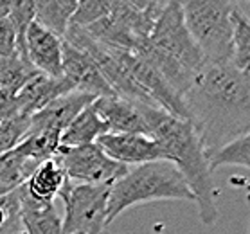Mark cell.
Segmentation results:
<instances>
[{"label": "cell", "instance_id": "obj_15", "mask_svg": "<svg viewBox=\"0 0 250 234\" xmlns=\"http://www.w3.org/2000/svg\"><path fill=\"white\" fill-rule=\"evenodd\" d=\"M22 202V231L25 234H63V220L54 204H40L18 188Z\"/></svg>", "mask_w": 250, "mask_h": 234}, {"label": "cell", "instance_id": "obj_1", "mask_svg": "<svg viewBox=\"0 0 250 234\" xmlns=\"http://www.w3.org/2000/svg\"><path fill=\"white\" fill-rule=\"evenodd\" d=\"M188 121L207 155L250 133V74L230 63H210L194 76L182 96Z\"/></svg>", "mask_w": 250, "mask_h": 234}, {"label": "cell", "instance_id": "obj_28", "mask_svg": "<svg viewBox=\"0 0 250 234\" xmlns=\"http://www.w3.org/2000/svg\"><path fill=\"white\" fill-rule=\"evenodd\" d=\"M151 2H153L155 6H159V7H164V6H166V2H167V0H151Z\"/></svg>", "mask_w": 250, "mask_h": 234}, {"label": "cell", "instance_id": "obj_2", "mask_svg": "<svg viewBox=\"0 0 250 234\" xmlns=\"http://www.w3.org/2000/svg\"><path fill=\"white\" fill-rule=\"evenodd\" d=\"M144 117L148 125V135L160 144L166 159L178 168L193 191L202 222L205 225H214L218 220L214 204L216 189L210 175L209 155L193 125L151 105H144Z\"/></svg>", "mask_w": 250, "mask_h": 234}, {"label": "cell", "instance_id": "obj_9", "mask_svg": "<svg viewBox=\"0 0 250 234\" xmlns=\"http://www.w3.org/2000/svg\"><path fill=\"white\" fill-rule=\"evenodd\" d=\"M96 144L115 162L125 166H139L155 160H167L164 149L155 139L141 133H104Z\"/></svg>", "mask_w": 250, "mask_h": 234}, {"label": "cell", "instance_id": "obj_4", "mask_svg": "<svg viewBox=\"0 0 250 234\" xmlns=\"http://www.w3.org/2000/svg\"><path fill=\"white\" fill-rule=\"evenodd\" d=\"M157 200L194 202V194L184 175L169 160H155L131 166L123 177L110 186L106 223L110 225L130 207Z\"/></svg>", "mask_w": 250, "mask_h": 234}, {"label": "cell", "instance_id": "obj_12", "mask_svg": "<svg viewBox=\"0 0 250 234\" xmlns=\"http://www.w3.org/2000/svg\"><path fill=\"white\" fill-rule=\"evenodd\" d=\"M96 99L97 97L83 92H68L65 96L56 97L47 106L29 117V130H47L62 135L68 123Z\"/></svg>", "mask_w": 250, "mask_h": 234}, {"label": "cell", "instance_id": "obj_18", "mask_svg": "<svg viewBox=\"0 0 250 234\" xmlns=\"http://www.w3.org/2000/svg\"><path fill=\"white\" fill-rule=\"evenodd\" d=\"M60 133L47 130H27L22 143L15 146L13 151L20 157L31 159L34 162H43L56 155L60 148Z\"/></svg>", "mask_w": 250, "mask_h": 234}, {"label": "cell", "instance_id": "obj_27", "mask_svg": "<svg viewBox=\"0 0 250 234\" xmlns=\"http://www.w3.org/2000/svg\"><path fill=\"white\" fill-rule=\"evenodd\" d=\"M9 15V6H7V0H0V20L7 18Z\"/></svg>", "mask_w": 250, "mask_h": 234}, {"label": "cell", "instance_id": "obj_3", "mask_svg": "<svg viewBox=\"0 0 250 234\" xmlns=\"http://www.w3.org/2000/svg\"><path fill=\"white\" fill-rule=\"evenodd\" d=\"M135 54L148 60L180 97L207 62L189 33L176 0L166 2L155 20L149 38Z\"/></svg>", "mask_w": 250, "mask_h": 234}, {"label": "cell", "instance_id": "obj_10", "mask_svg": "<svg viewBox=\"0 0 250 234\" xmlns=\"http://www.w3.org/2000/svg\"><path fill=\"white\" fill-rule=\"evenodd\" d=\"M62 67L63 78L72 85L76 92L90 94L94 97L114 96L94 60L65 40L62 43Z\"/></svg>", "mask_w": 250, "mask_h": 234}, {"label": "cell", "instance_id": "obj_26", "mask_svg": "<svg viewBox=\"0 0 250 234\" xmlns=\"http://www.w3.org/2000/svg\"><path fill=\"white\" fill-rule=\"evenodd\" d=\"M15 117H20V108H18L17 96L7 90L0 88V123L11 121Z\"/></svg>", "mask_w": 250, "mask_h": 234}, {"label": "cell", "instance_id": "obj_20", "mask_svg": "<svg viewBox=\"0 0 250 234\" xmlns=\"http://www.w3.org/2000/svg\"><path fill=\"white\" fill-rule=\"evenodd\" d=\"M230 65L250 74V18L236 7L232 11V54Z\"/></svg>", "mask_w": 250, "mask_h": 234}, {"label": "cell", "instance_id": "obj_7", "mask_svg": "<svg viewBox=\"0 0 250 234\" xmlns=\"http://www.w3.org/2000/svg\"><path fill=\"white\" fill-rule=\"evenodd\" d=\"M68 180L81 184H112L128 171V166L110 159L96 143L85 146H60L54 155Z\"/></svg>", "mask_w": 250, "mask_h": 234}, {"label": "cell", "instance_id": "obj_6", "mask_svg": "<svg viewBox=\"0 0 250 234\" xmlns=\"http://www.w3.org/2000/svg\"><path fill=\"white\" fill-rule=\"evenodd\" d=\"M108 191L104 184H81L67 180L62 196L65 204L63 234H103L108 227Z\"/></svg>", "mask_w": 250, "mask_h": 234}, {"label": "cell", "instance_id": "obj_5", "mask_svg": "<svg viewBox=\"0 0 250 234\" xmlns=\"http://www.w3.org/2000/svg\"><path fill=\"white\" fill-rule=\"evenodd\" d=\"M184 22L207 62L229 63L232 54V11L230 0H176Z\"/></svg>", "mask_w": 250, "mask_h": 234}, {"label": "cell", "instance_id": "obj_29", "mask_svg": "<svg viewBox=\"0 0 250 234\" xmlns=\"http://www.w3.org/2000/svg\"><path fill=\"white\" fill-rule=\"evenodd\" d=\"M230 2H232L234 6H236V4H238V2H241V0H230ZM245 2H250V0H245Z\"/></svg>", "mask_w": 250, "mask_h": 234}, {"label": "cell", "instance_id": "obj_22", "mask_svg": "<svg viewBox=\"0 0 250 234\" xmlns=\"http://www.w3.org/2000/svg\"><path fill=\"white\" fill-rule=\"evenodd\" d=\"M7 6H9L7 20L11 22L13 29L17 33V47H22L23 35L36 18L34 0H7Z\"/></svg>", "mask_w": 250, "mask_h": 234}, {"label": "cell", "instance_id": "obj_19", "mask_svg": "<svg viewBox=\"0 0 250 234\" xmlns=\"http://www.w3.org/2000/svg\"><path fill=\"white\" fill-rule=\"evenodd\" d=\"M38 70L34 69L27 56L13 52L11 56L0 58V88L17 94Z\"/></svg>", "mask_w": 250, "mask_h": 234}, {"label": "cell", "instance_id": "obj_24", "mask_svg": "<svg viewBox=\"0 0 250 234\" xmlns=\"http://www.w3.org/2000/svg\"><path fill=\"white\" fill-rule=\"evenodd\" d=\"M29 130V117H15L11 121L0 123V155L11 151L15 146L22 143Z\"/></svg>", "mask_w": 250, "mask_h": 234}, {"label": "cell", "instance_id": "obj_23", "mask_svg": "<svg viewBox=\"0 0 250 234\" xmlns=\"http://www.w3.org/2000/svg\"><path fill=\"white\" fill-rule=\"evenodd\" d=\"M110 13H112L110 0H78V7L70 23L80 27H88L92 23L106 18Z\"/></svg>", "mask_w": 250, "mask_h": 234}, {"label": "cell", "instance_id": "obj_8", "mask_svg": "<svg viewBox=\"0 0 250 234\" xmlns=\"http://www.w3.org/2000/svg\"><path fill=\"white\" fill-rule=\"evenodd\" d=\"M62 36L54 35L38 22H33L23 35L22 47H17V51L27 56L38 72L51 78H62Z\"/></svg>", "mask_w": 250, "mask_h": 234}, {"label": "cell", "instance_id": "obj_13", "mask_svg": "<svg viewBox=\"0 0 250 234\" xmlns=\"http://www.w3.org/2000/svg\"><path fill=\"white\" fill-rule=\"evenodd\" d=\"M68 92H76V90L63 76L62 78H51V76L38 72L15 96H17L20 115L31 117L38 110L47 106L51 101H54L56 97L65 96Z\"/></svg>", "mask_w": 250, "mask_h": 234}, {"label": "cell", "instance_id": "obj_16", "mask_svg": "<svg viewBox=\"0 0 250 234\" xmlns=\"http://www.w3.org/2000/svg\"><path fill=\"white\" fill-rule=\"evenodd\" d=\"M108 126L103 121L94 103L83 108L74 119L68 123V126L62 131L60 137V146L74 148V146H85V144H94L97 139L108 133Z\"/></svg>", "mask_w": 250, "mask_h": 234}, {"label": "cell", "instance_id": "obj_21", "mask_svg": "<svg viewBox=\"0 0 250 234\" xmlns=\"http://www.w3.org/2000/svg\"><path fill=\"white\" fill-rule=\"evenodd\" d=\"M210 171L222 166H243L250 168V133L234 139L232 143L225 144L222 149L209 157Z\"/></svg>", "mask_w": 250, "mask_h": 234}, {"label": "cell", "instance_id": "obj_17", "mask_svg": "<svg viewBox=\"0 0 250 234\" xmlns=\"http://www.w3.org/2000/svg\"><path fill=\"white\" fill-rule=\"evenodd\" d=\"M34 6H36L34 22H38L54 35L63 38L67 27L72 22L78 0H34Z\"/></svg>", "mask_w": 250, "mask_h": 234}, {"label": "cell", "instance_id": "obj_25", "mask_svg": "<svg viewBox=\"0 0 250 234\" xmlns=\"http://www.w3.org/2000/svg\"><path fill=\"white\" fill-rule=\"evenodd\" d=\"M13 52H17V33L11 22L4 18L0 20V58L11 56Z\"/></svg>", "mask_w": 250, "mask_h": 234}, {"label": "cell", "instance_id": "obj_14", "mask_svg": "<svg viewBox=\"0 0 250 234\" xmlns=\"http://www.w3.org/2000/svg\"><path fill=\"white\" fill-rule=\"evenodd\" d=\"M67 180L63 168L52 157L36 166V170L23 184V189L31 198L40 204H54V198L60 196Z\"/></svg>", "mask_w": 250, "mask_h": 234}, {"label": "cell", "instance_id": "obj_30", "mask_svg": "<svg viewBox=\"0 0 250 234\" xmlns=\"http://www.w3.org/2000/svg\"><path fill=\"white\" fill-rule=\"evenodd\" d=\"M247 234H250V220H249V229H247Z\"/></svg>", "mask_w": 250, "mask_h": 234}, {"label": "cell", "instance_id": "obj_11", "mask_svg": "<svg viewBox=\"0 0 250 234\" xmlns=\"http://www.w3.org/2000/svg\"><path fill=\"white\" fill-rule=\"evenodd\" d=\"M103 121L112 133H141L148 135V125L144 117V103L119 96L97 97L94 101ZM149 137V135H148Z\"/></svg>", "mask_w": 250, "mask_h": 234}]
</instances>
